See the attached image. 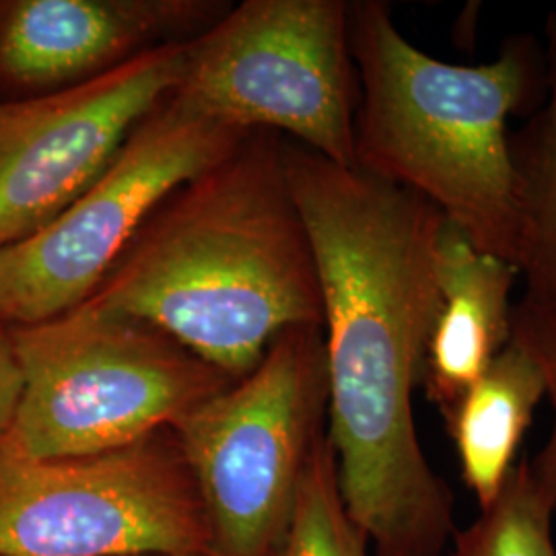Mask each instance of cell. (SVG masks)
<instances>
[{
  "label": "cell",
  "instance_id": "cell-1",
  "mask_svg": "<svg viewBox=\"0 0 556 556\" xmlns=\"http://www.w3.org/2000/svg\"><path fill=\"white\" fill-rule=\"evenodd\" d=\"M282 157L318 266L340 495L378 556H443L456 534L454 498L418 441L413 394L438 312L445 217L293 140Z\"/></svg>",
  "mask_w": 556,
  "mask_h": 556
},
{
  "label": "cell",
  "instance_id": "cell-2",
  "mask_svg": "<svg viewBox=\"0 0 556 556\" xmlns=\"http://www.w3.org/2000/svg\"><path fill=\"white\" fill-rule=\"evenodd\" d=\"M254 130L161 204L85 303L161 330L233 381L295 326H324L318 266L282 157Z\"/></svg>",
  "mask_w": 556,
  "mask_h": 556
},
{
  "label": "cell",
  "instance_id": "cell-3",
  "mask_svg": "<svg viewBox=\"0 0 556 556\" xmlns=\"http://www.w3.org/2000/svg\"><path fill=\"white\" fill-rule=\"evenodd\" d=\"M358 77L355 167L438 206L478 250L519 264L509 118L546 89L530 36L484 64H452L406 40L381 0L349 2Z\"/></svg>",
  "mask_w": 556,
  "mask_h": 556
},
{
  "label": "cell",
  "instance_id": "cell-4",
  "mask_svg": "<svg viewBox=\"0 0 556 556\" xmlns=\"http://www.w3.org/2000/svg\"><path fill=\"white\" fill-rule=\"evenodd\" d=\"M9 337L23 392L2 443L23 456L116 452L174 429L233 383L157 328L89 303Z\"/></svg>",
  "mask_w": 556,
  "mask_h": 556
},
{
  "label": "cell",
  "instance_id": "cell-5",
  "mask_svg": "<svg viewBox=\"0 0 556 556\" xmlns=\"http://www.w3.org/2000/svg\"><path fill=\"white\" fill-rule=\"evenodd\" d=\"M326 420L324 330L295 326L248 376L172 429L194 478L215 555H275Z\"/></svg>",
  "mask_w": 556,
  "mask_h": 556
},
{
  "label": "cell",
  "instance_id": "cell-6",
  "mask_svg": "<svg viewBox=\"0 0 556 556\" xmlns=\"http://www.w3.org/2000/svg\"><path fill=\"white\" fill-rule=\"evenodd\" d=\"M174 93L227 126L291 137L355 167L358 77L349 2H241L188 41Z\"/></svg>",
  "mask_w": 556,
  "mask_h": 556
},
{
  "label": "cell",
  "instance_id": "cell-7",
  "mask_svg": "<svg viewBox=\"0 0 556 556\" xmlns=\"http://www.w3.org/2000/svg\"><path fill=\"white\" fill-rule=\"evenodd\" d=\"M248 135L167 96L56 219L0 252V326L40 324L79 307L161 204Z\"/></svg>",
  "mask_w": 556,
  "mask_h": 556
},
{
  "label": "cell",
  "instance_id": "cell-8",
  "mask_svg": "<svg viewBox=\"0 0 556 556\" xmlns=\"http://www.w3.org/2000/svg\"><path fill=\"white\" fill-rule=\"evenodd\" d=\"M211 548L172 429L98 456L40 459L0 443V556H167Z\"/></svg>",
  "mask_w": 556,
  "mask_h": 556
},
{
  "label": "cell",
  "instance_id": "cell-9",
  "mask_svg": "<svg viewBox=\"0 0 556 556\" xmlns=\"http://www.w3.org/2000/svg\"><path fill=\"white\" fill-rule=\"evenodd\" d=\"M186 50L188 41L165 43L77 87L0 100V252L91 186L140 119L176 91Z\"/></svg>",
  "mask_w": 556,
  "mask_h": 556
},
{
  "label": "cell",
  "instance_id": "cell-10",
  "mask_svg": "<svg viewBox=\"0 0 556 556\" xmlns=\"http://www.w3.org/2000/svg\"><path fill=\"white\" fill-rule=\"evenodd\" d=\"M227 11L211 0L0 2V91L21 100L77 87L165 43L194 40Z\"/></svg>",
  "mask_w": 556,
  "mask_h": 556
},
{
  "label": "cell",
  "instance_id": "cell-11",
  "mask_svg": "<svg viewBox=\"0 0 556 556\" xmlns=\"http://www.w3.org/2000/svg\"><path fill=\"white\" fill-rule=\"evenodd\" d=\"M517 278L514 264L478 250L452 220H443L435 245L438 312L418 378L441 417L509 344Z\"/></svg>",
  "mask_w": 556,
  "mask_h": 556
},
{
  "label": "cell",
  "instance_id": "cell-12",
  "mask_svg": "<svg viewBox=\"0 0 556 556\" xmlns=\"http://www.w3.org/2000/svg\"><path fill=\"white\" fill-rule=\"evenodd\" d=\"M546 394L542 365L511 338L484 376L443 415L456 445L462 478L480 509L501 495L516 466L517 450Z\"/></svg>",
  "mask_w": 556,
  "mask_h": 556
},
{
  "label": "cell",
  "instance_id": "cell-13",
  "mask_svg": "<svg viewBox=\"0 0 556 556\" xmlns=\"http://www.w3.org/2000/svg\"><path fill=\"white\" fill-rule=\"evenodd\" d=\"M544 101L509 137L519 213V277L526 295L517 314L556 324V11L546 21Z\"/></svg>",
  "mask_w": 556,
  "mask_h": 556
},
{
  "label": "cell",
  "instance_id": "cell-14",
  "mask_svg": "<svg viewBox=\"0 0 556 556\" xmlns=\"http://www.w3.org/2000/svg\"><path fill=\"white\" fill-rule=\"evenodd\" d=\"M367 548L369 540L340 495L337 457L324 431L305 464L289 526L273 556H369Z\"/></svg>",
  "mask_w": 556,
  "mask_h": 556
},
{
  "label": "cell",
  "instance_id": "cell-15",
  "mask_svg": "<svg viewBox=\"0 0 556 556\" xmlns=\"http://www.w3.org/2000/svg\"><path fill=\"white\" fill-rule=\"evenodd\" d=\"M555 507L544 497L530 462L514 466L501 495L477 521L456 530L450 556H556Z\"/></svg>",
  "mask_w": 556,
  "mask_h": 556
},
{
  "label": "cell",
  "instance_id": "cell-16",
  "mask_svg": "<svg viewBox=\"0 0 556 556\" xmlns=\"http://www.w3.org/2000/svg\"><path fill=\"white\" fill-rule=\"evenodd\" d=\"M511 338L536 357L548 383L546 397L551 400L553 406V429L538 456L528 462L540 491L551 501L556 511V324L528 318L514 312Z\"/></svg>",
  "mask_w": 556,
  "mask_h": 556
},
{
  "label": "cell",
  "instance_id": "cell-17",
  "mask_svg": "<svg viewBox=\"0 0 556 556\" xmlns=\"http://www.w3.org/2000/svg\"><path fill=\"white\" fill-rule=\"evenodd\" d=\"M23 376L9 328L0 326V443L7 439L20 408Z\"/></svg>",
  "mask_w": 556,
  "mask_h": 556
},
{
  "label": "cell",
  "instance_id": "cell-18",
  "mask_svg": "<svg viewBox=\"0 0 556 556\" xmlns=\"http://www.w3.org/2000/svg\"><path fill=\"white\" fill-rule=\"evenodd\" d=\"M167 556H174V555H167ZM176 556H219L215 555L213 551H204V553H192V555H176Z\"/></svg>",
  "mask_w": 556,
  "mask_h": 556
}]
</instances>
